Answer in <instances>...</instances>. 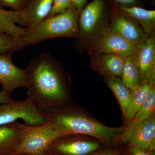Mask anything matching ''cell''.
Wrapping results in <instances>:
<instances>
[{
  "mask_svg": "<svg viewBox=\"0 0 155 155\" xmlns=\"http://www.w3.org/2000/svg\"><path fill=\"white\" fill-rule=\"evenodd\" d=\"M108 87L116 96L121 106L124 116H125L131 100V91L122 82L119 77H105Z\"/></svg>",
  "mask_w": 155,
  "mask_h": 155,
  "instance_id": "obj_20",
  "label": "cell"
},
{
  "mask_svg": "<svg viewBox=\"0 0 155 155\" xmlns=\"http://www.w3.org/2000/svg\"><path fill=\"white\" fill-rule=\"evenodd\" d=\"M111 18L107 16L103 0H94L79 14L78 33L75 46L81 51L110 29Z\"/></svg>",
  "mask_w": 155,
  "mask_h": 155,
  "instance_id": "obj_4",
  "label": "cell"
},
{
  "mask_svg": "<svg viewBox=\"0 0 155 155\" xmlns=\"http://www.w3.org/2000/svg\"><path fill=\"white\" fill-rule=\"evenodd\" d=\"M39 155H59V154L49 149H48Z\"/></svg>",
  "mask_w": 155,
  "mask_h": 155,
  "instance_id": "obj_30",
  "label": "cell"
},
{
  "mask_svg": "<svg viewBox=\"0 0 155 155\" xmlns=\"http://www.w3.org/2000/svg\"><path fill=\"white\" fill-rule=\"evenodd\" d=\"M121 14L130 17L142 28L148 36L155 33V11L148 10L137 6H119Z\"/></svg>",
  "mask_w": 155,
  "mask_h": 155,
  "instance_id": "obj_17",
  "label": "cell"
},
{
  "mask_svg": "<svg viewBox=\"0 0 155 155\" xmlns=\"http://www.w3.org/2000/svg\"><path fill=\"white\" fill-rule=\"evenodd\" d=\"M92 155H119L117 153L110 151H105L101 152L96 153Z\"/></svg>",
  "mask_w": 155,
  "mask_h": 155,
  "instance_id": "obj_29",
  "label": "cell"
},
{
  "mask_svg": "<svg viewBox=\"0 0 155 155\" xmlns=\"http://www.w3.org/2000/svg\"><path fill=\"white\" fill-rule=\"evenodd\" d=\"M114 54H103L91 56V66L94 71L106 77L122 75L126 57Z\"/></svg>",
  "mask_w": 155,
  "mask_h": 155,
  "instance_id": "obj_13",
  "label": "cell"
},
{
  "mask_svg": "<svg viewBox=\"0 0 155 155\" xmlns=\"http://www.w3.org/2000/svg\"><path fill=\"white\" fill-rule=\"evenodd\" d=\"M71 1L72 2V5L79 14L86 5L87 0H71Z\"/></svg>",
  "mask_w": 155,
  "mask_h": 155,
  "instance_id": "obj_27",
  "label": "cell"
},
{
  "mask_svg": "<svg viewBox=\"0 0 155 155\" xmlns=\"http://www.w3.org/2000/svg\"><path fill=\"white\" fill-rule=\"evenodd\" d=\"M138 66L141 81L155 75V33L136 46L133 55Z\"/></svg>",
  "mask_w": 155,
  "mask_h": 155,
  "instance_id": "obj_11",
  "label": "cell"
},
{
  "mask_svg": "<svg viewBox=\"0 0 155 155\" xmlns=\"http://www.w3.org/2000/svg\"><path fill=\"white\" fill-rule=\"evenodd\" d=\"M13 53H0V83L2 90L11 95L16 89L27 88L29 77L27 69L17 67L12 61Z\"/></svg>",
  "mask_w": 155,
  "mask_h": 155,
  "instance_id": "obj_8",
  "label": "cell"
},
{
  "mask_svg": "<svg viewBox=\"0 0 155 155\" xmlns=\"http://www.w3.org/2000/svg\"><path fill=\"white\" fill-rule=\"evenodd\" d=\"M19 119L30 126L42 125L48 120L46 111L27 99L0 104V126L17 122Z\"/></svg>",
  "mask_w": 155,
  "mask_h": 155,
  "instance_id": "obj_5",
  "label": "cell"
},
{
  "mask_svg": "<svg viewBox=\"0 0 155 155\" xmlns=\"http://www.w3.org/2000/svg\"><path fill=\"white\" fill-rule=\"evenodd\" d=\"M28 126L18 122L0 126V155L14 153L25 136Z\"/></svg>",
  "mask_w": 155,
  "mask_h": 155,
  "instance_id": "obj_12",
  "label": "cell"
},
{
  "mask_svg": "<svg viewBox=\"0 0 155 155\" xmlns=\"http://www.w3.org/2000/svg\"><path fill=\"white\" fill-rule=\"evenodd\" d=\"M25 47L19 39L0 33V53H14Z\"/></svg>",
  "mask_w": 155,
  "mask_h": 155,
  "instance_id": "obj_22",
  "label": "cell"
},
{
  "mask_svg": "<svg viewBox=\"0 0 155 155\" xmlns=\"http://www.w3.org/2000/svg\"><path fill=\"white\" fill-rule=\"evenodd\" d=\"M121 76L122 82L130 91L135 89L140 84L139 71L133 55L126 56Z\"/></svg>",
  "mask_w": 155,
  "mask_h": 155,
  "instance_id": "obj_21",
  "label": "cell"
},
{
  "mask_svg": "<svg viewBox=\"0 0 155 155\" xmlns=\"http://www.w3.org/2000/svg\"><path fill=\"white\" fill-rule=\"evenodd\" d=\"M27 0H0V8L9 7L15 11H22L25 8Z\"/></svg>",
  "mask_w": 155,
  "mask_h": 155,
  "instance_id": "obj_24",
  "label": "cell"
},
{
  "mask_svg": "<svg viewBox=\"0 0 155 155\" xmlns=\"http://www.w3.org/2000/svg\"><path fill=\"white\" fill-rule=\"evenodd\" d=\"M26 69L29 77L27 99L45 111L69 101L70 77L50 53L43 51L36 55Z\"/></svg>",
  "mask_w": 155,
  "mask_h": 155,
  "instance_id": "obj_1",
  "label": "cell"
},
{
  "mask_svg": "<svg viewBox=\"0 0 155 155\" xmlns=\"http://www.w3.org/2000/svg\"><path fill=\"white\" fill-rule=\"evenodd\" d=\"M155 86L150 91L145 101L140 109L134 116L130 123L125 127L124 131L120 135V139L123 143H126L127 140L137 130L141 124L155 114Z\"/></svg>",
  "mask_w": 155,
  "mask_h": 155,
  "instance_id": "obj_16",
  "label": "cell"
},
{
  "mask_svg": "<svg viewBox=\"0 0 155 155\" xmlns=\"http://www.w3.org/2000/svg\"><path fill=\"white\" fill-rule=\"evenodd\" d=\"M16 23L22 25V11H7L0 8V33L20 39L25 28L17 26Z\"/></svg>",
  "mask_w": 155,
  "mask_h": 155,
  "instance_id": "obj_19",
  "label": "cell"
},
{
  "mask_svg": "<svg viewBox=\"0 0 155 155\" xmlns=\"http://www.w3.org/2000/svg\"><path fill=\"white\" fill-rule=\"evenodd\" d=\"M125 143L131 147L154 151L155 114L139 126Z\"/></svg>",
  "mask_w": 155,
  "mask_h": 155,
  "instance_id": "obj_14",
  "label": "cell"
},
{
  "mask_svg": "<svg viewBox=\"0 0 155 155\" xmlns=\"http://www.w3.org/2000/svg\"><path fill=\"white\" fill-rule=\"evenodd\" d=\"M155 83V75L140 82L139 86L131 91L130 104L125 116V125H128L134 116L144 104L149 93Z\"/></svg>",
  "mask_w": 155,
  "mask_h": 155,
  "instance_id": "obj_18",
  "label": "cell"
},
{
  "mask_svg": "<svg viewBox=\"0 0 155 155\" xmlns=\"http://www.w3.org/2000/svg\"><path fill=\"white\" fill-rule=\"evenodd\" d=\"M54 0H27L22 10V26L30 28L46 19L53 6Z\"/></svg>",
  "mask_w": 155,
  "mask_h": 155,
  "instance_id": "obj_15",
  "label": "cell"
},
{
  "mask_svg": "<svg viewBox=\"0 0 155 155\" xmlns=\"http://www.w3.org/2000/svg\"><path fill=\"white\" fill-rule=\"evenodd\" d=\"M13 100L11 97V95L3 90L0 91V104L10 102Z\"/></svg>",
  "mask_w": 155,
  "mask_h": 155,
  "instance_id": "obj_28",
  "label": "cell"
},
{
  "mask_svg": "<svg viewBox=\"0 0 155 155\" xmlns=\"http://www.w3.org/2000/svg\"><path fill=\"white\" fill-rule=\"evenodd\" d=\"M79 14L74 6L63 13L48 17L36 25L25 28L20 38L24 46L33 45L51 39L77 38Z\"/></svg>",
  "mask_w": 155,
  "mask_h": 155,
  "instance_id": "obj_3",
  "label": "cell"
},
{
  "mask_svg": "<svg viewBox=\"0 0 155 155\" xmlns=\"http://www.w3.org/2000/svg\"><path fill=\"white\" fill-rule=\"evenodd\" d=\"M72 6L71 0H54L51 9L47 18L63 13Z\"/></svg>",
  "mask_w": 155,
  "mask_h": 155,
  "instance_id": "obj_23",
  "label": "cell"
},
{
  "mask_svg": "<svg viewBox=\"0 0 155 155\" xmlns=\"http://www.w3.org/2000/svg\"><path fill=\"white\" fill-rule=\"evenodd\" d=\"M48 119L54 127L63 135L86 134L108 144L122 134L125 127H108L89 118L72 108H51L46 111Z\"/></svg>",
  "mask_w": 155,
  "mask_h": 155,
  "instance_id": "obj_2",
  "label": "cell"
},
{
  "mask_svg": "<svg viewBox=\"0 0 155 155\" xmlns=\"http://www.w3.org/2000/svg\"><path fill=\"white\" fill-rule=\"evenodd\" d=\"M120 6L125 7L136 6L138 4L139 0H114Z\"/></svg>",
  "mask_w": 155,
  "mask_h": 155,
  "instance_id": "obj_26",
  "label": "cell"
},
{
  "mask_svg": "<svg viewBox=\"0 0 155 155\" xmlns=\"http://www.w3.org/2000/svg\"><path fill=\"white\" fill-rule=\"evenodd\" d=\"M99 147L98 143L77 138L75 134H72L63 136L54 140L48 149L60 154L87 155Z\"/></svg>",
  "mask_w": 155,
  "mask_h": 155,
  "instance_id": "obj_9",
  "label": "cell"
},
{
  "mask_svg": "<svg viewBox=\"0 0 155 155\" xmlns=\"http://www.w3.org/2000/svg\"><path fill=\"white\" fill-rule=\"evenodd\" d=\"M110 29L136 47L141 44L148 37L135 21L121 13L114 14L111 17Z\"/></svg>",
  "mask_w": 155,
  "mask_h": 155,
  "instance_id": "obj_10",
  "label": "cell"
},
{
  "mask_svg": "<svg viewBox=\"0 0 155 155\" xmlns=\"http://www.w3.org/2000/svg\"><path fill=\"white\" fill-rule=\"evenodd\" d=\"M154 150L141 149L130 147V151L132 155H155Z\"/></svg>",
  "mask_w": 155,
  "mask_h": 155,
  "instance_id": "obj_25",
  "label": "cell"
},
{
  "mask_svg": "<svg viewBox=\"0 0 155 155\" xmlns=\"http://www.w3.org/2000/svg\"><path fill=\"white\" fill-rule=\"evenodd\" d=\"M63 136L49 120L39 126H28L25 136L13 154L40 155L47 150L54 140Z\"/></svg>",
  "mask_w": 155,
  "mask_h": 155,
  "instance_id": "obj_6",
  "label": "cell"
},
{
  "mask_svg": "<svg viewBox=\"0 0 155 155\" xmlns=\"http://www.w3.org/2000/svg\"><path fill=\"white\" fill-rule=\"evenodd\" d=\"M11 155H23V154H11Z\"/></svg>",
  "mask_w": 155,
  "mask_h": 155,
  "instance_id": "obj_31",
  "label": "cell"
},
{
  "mask_svg": "<svg viewBox=\"0 0 155 155\" xmlns=\"http://www.w3.org/2000/svg\"><path fill=\"white\" fill-rule=\"evenodd\" d=\"M136 47L119 34L108 29L87 47L90 55L114 54L123 56L133 55Z\"/></svg>",
  "mask_w": 155,
  "mask_h": 155,
  "instance_id": "obj_7",
  "label": "cell"
}]
</instances>
